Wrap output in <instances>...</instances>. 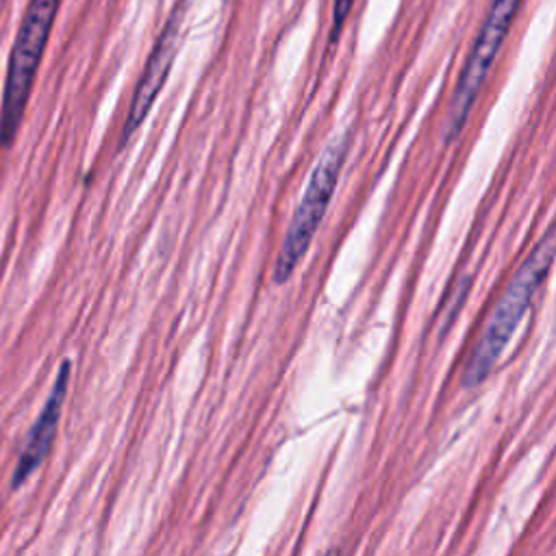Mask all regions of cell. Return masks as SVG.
<instances>
[{"label":"cell","mask_w":556,"mask_h":556,"mask_svg":"<svg viewBox=\"0 0 556 556\" xmlns=\"http://www.w3.org/2000/svg\"><path fill=\"white\" fill-rule=\"evenodd\" d=\"M554 261V230L547 228L539 243L528 252L523 263L517 267L513 278L508 280L502 298L491 311L482 334L478 337L465 369H463V387H478L497 365L506 345L510 343L515 330L519 328L523 315L528 313L534 295L543 287L549 276Z\"/></svg>","instance_id":"1"},{"label":"cell","mask_w":556,"mask_h":556,"mask_svg":"<svg viewBox=\"0 0 556 556\" xmlns=\"http://www.w3.org/2000/svg\"><path fill=\"white\" fill-rule=\"evenodd\" d=\"M59 4L61 0H28V7L24 11V17L9 56V70H7L4 91H2V106H0V143L2 146H11L22 126L26 104L37 78V70L52 33V24L59 13Z\"/></svg>","instance_id":"2"},{"label":"cell","mask_w":556,"mask_h":556,"mask_svg":"<svg viewBox=\"0 0 556 556\" xmlns=\"http://www.w3.org/2000/svg\"><path fill=\"white\" fill-rule=\"evenodd\" d=\"M345 156H348V137L345 135H339L321 152V156L308 178L306 191H304V195L287 226L285 239L280 243V250H278V256L274 263V271H271V280L276 285H285L293 276V271L300 265V261L304 258V254L308 252V245H311V241L328 211L332 193L337 189Z\"/></svg>","instance_id":"3"},{"label":"cell","mask_w":556,"mask_h":556,"mask_svg":"<svg viewBox=\"0 0 556 556\" xmlns=\"http://www.w3.org/2000/svg\"><path fill=\"white\" fill-rule=\"evenodd\" d=\"M521 0H493L489 13L482 22L480 33L467 54V61L460 70L456 87L450 98V106L443 119V141L452 143L463 132L467 117L478 100V93L484 85V78L517 17Z\"/></svg>","instance_id":"4"},{"label":"cell","mask_w":556,"mask_h":556,"mask_svg":"<svg viewBox=\"0 0 556 556\" xmlns=\"http://www.w3.org/2000/svg\"><path fill=\"white\" fill-rule=\"evenodd\" d=\"M185 2L180 0L174 11L169 13L165 26L161 28L148 61L143 65V72L139 76V83L135 87L132 100H130V109L126 115V122L122 126V137H119V148H124L128 143V139L135 135V130H139V126L143 124V119L148 117L159 91L163 89L172 63H174V54H176V46H178V35H180V24L185 17Z\"/></svg>","instance_id":"5"},{"label":"cell","mask_w":556,"mask_h":556,"mask_svg":"<svg viewBox=\"0 0 556 556\" xmlns=\"http://www.w3.org/2000/svg\"><path fill=\"white\" fill-rule=\"evenodd\" d=\"M70 371H72V363L63 361L59 371H56L50 395H48L37 421L33 424V428L28 432V439H26V445L20 454V460H17L15 469H13V478H11L13 489H17L24 480H28L50 452V445H52L54 434H56L63 400H65V393H67V384H70Z\"/></svg>","instance_id":"6"},{"label":"cell","mask_w":556,"mask_h":556,"mask_svg":"<svg viewBox=\"0 0 556 556\" xmlns=\"http://www.w3.org/2000/svg\"><path fill=\"white\" fill-rule=\"evenodd\" d=\"M352 4H354V0H334V7H332V41L339 37V33L343 28V22L350 15Z\"/></svg>","instance_id":"7"},{"label":"cell","mask_w":556,"mask_h":556,"mask_svg":"<svg viewBox=\"0 0 556 556\" xmlns=\"http://www.w3.org/2000/svg\"><path fill=\"white\" fill-rule=\"evenodd\" d=\"M324 556H339V552H337V549H330V552H326Z\"/></svg>","instance_id":"8"}]
</instances>
